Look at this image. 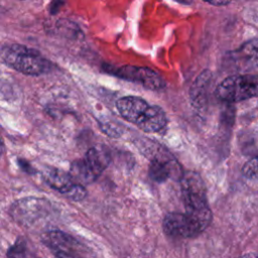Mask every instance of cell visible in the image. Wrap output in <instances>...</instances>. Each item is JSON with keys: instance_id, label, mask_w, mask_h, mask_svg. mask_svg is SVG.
Returning a JSON list of instances; mask_svg holds the SVG:
<instances>
[{"instance_id": "6da1fadb", "label": "cell", "mask_w": 258, "mask_h": 258, "mask_svg": "<svg viewBox=\"0 0 258 258\" xmlns=\"http://www.w3.org/2000/svg\"><path fill=\"white\" fill-rule=\"evenodd\" d=\"M116 108L121 117L147 133L159 132L167 124L163 109L157 105H149L140 97H122L117 100Z\"/></svg>"}, {"instance_id": "7a4b0ae2", "label": "cell", "mask_w": 258, "mask_h": 258, "mask_svg": "<svg viewBox=\"0 0 258 258\" xmlns=\"http://www.w3.org/2000/svg\"><path fill=\"white\" fill-rule=\"evenodd\" d=\"M213 219L209 208L202 210H185V213H168L162 222L166 235L180 238H194L204 232Z\"/></svg>"}, {"instance_id": "3957f363", "label": "cell", "mask_w": 258, "mask_h": 258, "mask_svg": "<svg viewBox=\"0 0 258 258\" xmlns=\"http://www.w3.org/2000/svg\"><path fill=\"white\" fill-rule=\"evenodd\" d=\"M1 59L9 68L29 76H39L50 70V62L36 49L11 43L1 48Z\"/></svg>"}, {"instance_id": "277c9868", "label": "cell", "mask_w": 258, "mask_h": 258, "mask_svg": "<svg viewBox=\"0 0 258 258\" xmlns=\"http://www.w3.org/2000/svg\"><path fill=\"white\" fill-rule=\"evenodd\" d=\"M216 97L226 103H236L258 97V75H233L216 88Z\"/></svg>"}, {"instance_id": "5b68a950", "label": "cell", "mask_w": 258, "mask_h": 258, "mask_svg": "<svg viewBox=\"0 0 258 258\" xmlns=\"http://www.w3.org/2000/svg\"><path fill=\"white\" fill-rule=\"evenodd\" d=\"M50 203L43 198L28 197L15 201L10 209L9 215L21 226L29 227L49 214Z\"/></svg>"}, {"instance_id": "8992f818", "label": "cell", "mask_w": 258, "mask_h": 258, "mask_svg": "<svg viewBox=\"0 0 258 258\" xmlns=\"http://www.w3.org/2000/svg\"><path fill=\"white\" fill-rule=\"evenodd\" d=\"M180 188L185 210L209 208L207 187L199 173L195 171L184 172L180 178Z\"/></svg>"}, {"instance_id": "52a82bcc", "label": "cell", "mask_w": 258, "mask_h": 258, "mask_svg": "<svg viewBox=\"0 0 258 258\" xmlns=\"http://www.w3.org/2000/svg\"><path fill=\"white\" fill-rule=\"evenodd\" d=\"M106 71L123 80L137 83L147 90L159 91L165 87V82L162 77L155 71L146 67L126 64Z\"/></svg>"}, {"instance_id": "ba28073f", "label": "cell", "mask_w": 258, "mask_h": 258, "mask_svg": "<svg viewBox=\"0 0 258 258\" xmlns=\"http://www.w3.org/2000/svg\"><path fill=\"white\" fill-rule=\"evenodd\" d=\"M234 66L238 70L251 71L258 68V37L250 39L230 53Z\"/></svg>"}, {"instance_id": "9c48e42d", "label": "cell", "mask_w": 258, "mask_h": 258, "mask_svg": "<svg viewBox=\"0 0 258 258\" xmlns=\"http://www.w3.org/2000/svg\"><path fill=\"white\" fill-rule=\"evenodd\" d=\"M44 245L51 249L55 255L57 254H72L79 248V243L72 236L58 230L46 232L41 238Z\"/></svg>"}, {"instance_id": "30bf717a", "label": "cell", "mask_w": 258, "mask_h": 258, "mask_svg": "<svg viewBox=\"0 0 258 258\" xmlns=\"http://www.w3.org/2000/svg\"><path fill=\"white\" fill-rule=\"evenodd\" d=\"M84 160L94 174L99 177L111 161V152L107 146L97 144L87 151Z\"/></svg>"}, {"instance_id": "8fae6325", "label": "cell", "mask_w": 258, "mask_h": 258, "mask_svg": "<svg viewBox=\"0 0 258 258\" xmlns=\"http://www.w3.org/2000/svg\"><path fill=\"white\" fill-rule=\"evenodd\" d=\"M42 175L44 180L51 188L57 190L63 196H66L77 183L70 173L55 167L45 168Z\"/></svg>"}, {"instance_id": "7c38bea8", "label": "cell", "mask_w": 258, "mask_h": 258, "mask_svg": "<svg viewBox=\"0 0 258 258\" xmlns=\"http://www.w3.org/2000/svg\"><path fill=\"white\" fill-rule=\"evenodd\" d=\"M173 162L164 156H157L154 157L149 165L148 172L149 176L153 181L156 182H164L167 180L175 167V165H172Z\"/></svg>"}, {"instance_id": "4fadbf2b", "label": "cell", "mask_w": 258, "mask_h": 258, "mask_svg": "<svg viewBox=\"0 0 258 258\" xmlns=\"http://www.w3.org/2000/svg\"><path fill=\"white\" fill-rule=\"evenodd\" d=\"M212 74L210 71L202 72L190 88V100L195 107L202 108L206 103L207 90L211 83Z\"/></svg>"}, {"instance_id": "5bb4252c", "label": "cell", "mask_w": 258, "mask_h": 258, "mask_svg": "<svg viewBox=\"0 0 258 258\" xmlns=\"http://www.w3.org/2000/svg\"><path fill=\"white\" fill-rule=\"evenodd\" d=\"M70 174L74 178V180L78 183H91L96 180L98 177L94 174L91 168L87 165L84 158L75 160L71 165Z\"/></svg>"}, {"instance_id": "9a60e30c", "label": "cell", "mask_w": 258, "mask_h": 258, "mask_svg": "<svg viewBox=\"0 0 258 258\" xmlns=\"http://www.w3.org/2000/svg\"><path fill=\"white\" fill-rule=\"evenodd\" d=\"M26 244L22 239L17 240L7 251V258H25Z\"/></svg>"}, {"instance_id": "2e32d148", "label": "cell", "mask_w": 258, "mask_h": 258, "mask_svg": "<svg viewBox=\"0 0 258 258\" xmlns=\"http://www.w3.org/2000/svg\"><path fill=\"white\" fill-rule=\"evenodd\" d=\"M242 173L248 178L258 179V156L250 159L244 164L242 168Z\"/></svg>"}, {"instance_id": "e0dca14e", "label": "cell", "mask_w": 258, "mask_h": 258, "mask_svg": "<svg viewBox=\"0 0 258 258\" xmlns=\"http://www.w3.org/2000/svg\"><path fill=\"white\" fill-rule=\"evenodd\" d=\"M86 196H87V190H86V188L84 187L83 184L78 183V182H77V183L73 186V188L66 195V197H67L68 199H71V200L76 201V202L84 200V199L86 198Z\"/></svg>"}, {"instance_id": "ac0fdd59", "label": "cell", "mask_w": 258, "mask_h": 258, "mask_svg": "<svg viewBox=\"0 0 258 258\" xmlns=\"http://www.w3.org/2000/svg\"><path fill=\"white\" fill-rule=\"evenodd\" d=\"M207 3H210L214 6H226L231 3L232 0H204Z\"/></svg>"}, {"instance_id": "d6986e66", "label": "cell", "mask_w": 258, "mask_h": 258, "mask_svg": "<svg viewBox=\"0 0 258 258\" xmlns=\"http://www.w3.org/2000/svg\"><path fill=\"white\" fill-rule=\"evenodd\" d=\"M18 163H19V166H20L25 172H33L32 167H31L30 164H28L25 160H23V159H18Z\"/></svg>"}, {"instance_id": "ffe728a7", "label": "cell", "mask_w": 258, "mask_h": 258, "mask_svg": "<svg viewBox=\"0 0 258 258\" xmlns=\"http://www.w3.org/2000/svg\"><path fill=\"white\" fill-rule=\"evenodd\" d=\"M239 258H258V256L255 253H248V254H244V255L240 256Z\"/></svg>"}]
</instances>
